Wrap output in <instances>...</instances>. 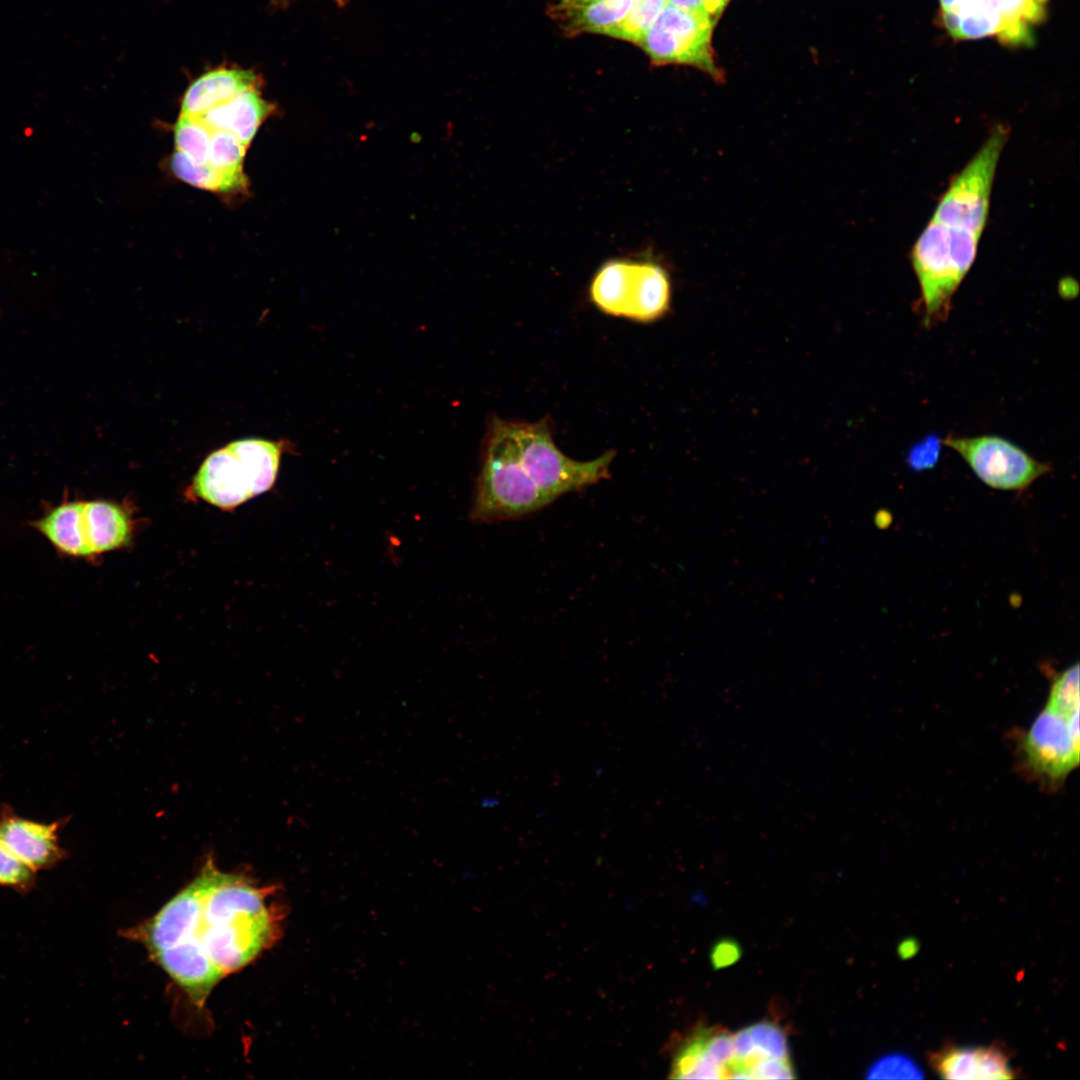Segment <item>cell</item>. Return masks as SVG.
Masks as SVG:
<instances>
[{
    "label": "cell",
    "instance_id": "1",
    "mask_svg": "<svg viewBox=\"0 0 1080 1080\" xmlns=\"http://www.w3.org/2000/svg\"><path fill=\"white\" fill-rule=\"evenodd\" d=\"M272 888L207 863L138 936L197 1005L216 983L245 967L279 937L281 909Z\"/></svg>",
    "mask_w": 1080,
    "mask_h": 1080
},
{
    "label": "cell",
    "instance_id": "2",
    "mask_svg": "<svg viewBox=\"0 0 1080 1080\" xmlns=\"http://www.w3.org/2000/svg\"><path fill=\"white\" fill-rule=\"evenodd\" d=\"M551 503L520 463L510 420L490 417L481 446L470 520L492 523L522 519Z\"/></svg>",
    "mask_w": 1080,
    "mask_h": 1080
},
{
    "label": "cell",
    "instance_id": "3",
    "mask_svg": "<svg viewBox=\"0 0 1080 1080\" xmlns=\"http://www.w3.org/2000/svg\"><path fill=\"white\" fill-rule=\"evenodd\" d=\"M980 236L931 219L915 242L911 259L927 327L946 320L952 297L975 260Z\"/></svg>",
    "mask_w": 1080,
    "mask_h": 1080
},
{
    "label": "cell",
    "instance_id": "4",
    "mask_svg": "<svg viewBox=\"0 0 1080 1080\" xmlns=\"http://www.w3.org/2000/svg\"><path fill=\"white\" fill-rule=\"evenodd\" d=\"M284 445L244 439L210 454L194 477L193 492L222 509H232L269 490L277 477Z\"/></svg>",
    "mask_w": 1080,
    "mask_h": 1080
},
{
    "label": "cell",
    "instance_id": "5",
    "mask_svg": "<svg viewBox=\"0 0 1080 1080\" xmlns=\"http://www.w3.org/2000/svg\"><path fill=\"white\" fill-rule=\"evenodd\" d=\"M672 276L656 258H614L603 263L589 286L591 302L603 313L650 323L672 306Z\"/></svg>",
    "mask_w": 1080,
    "mask_h": 1080
},
{
    "label": "cell",
    "instance_id": "6",
    "mask_svg": "<svg viewBox=\"0 0 1080 1080\" xmlns=\"http://www.w3.org/2000/svg\"><path fill=\"white\" fill-rule=\"evenodd\" d=\"M521 465L552 502L608 478L615 452L589 461L571 459L556 446L547 418L537 422L510 420Z\"/></svg>",
    "mask_w": 1080,
    "mask_h": 1080
},
{
    "label": "cell",
    "instance_id": "7",
    "mask_svg": "<svg viewBox=\"0 0 1080 1080\" xmlns=\"http://www.w3.org/2000/svg\"><path fill=\"white\" fill-rule=\"evenodd\" d=\"M1049 0H939L944 29L956 40L994 37L1011 47L1031 44Z\"/></svg>",
    "mask_w": 1080,
    "mask_h": 1080
},
{
    "label": "cell",
    "instance_id": "8",
    "mask_svg": "<svg viewBox=\"0 0 1080 1080\" xmlns=\"http://www.w3.org/2000/svg\"><path fill=\"white\" fill-rule=\"evenodd\" d=\"M1079 714L1045 706L1017 741L1018 764L1043 788L1056 790L1079 763Z\"/></svg>",
    "mask_w": 1080,
    "mask_h": 1080
},
{
    "label": "cell",
    "instance_id": "9",
    "mask_svg": "<svg viewBox=\"0 0 1080 1080\" xmlns=\"http://www.w3.org/2000/svg\"><path fill=\"white\" fill-rule=\"evenodd\" d=\"M715 23L701 13L667 3L638 45L658 65L692 66L720 82L724 76L712 46Z\"/></svg>",
    "mask_w": 1080,
    "mask_h": 1080
},
{
    "label": "cell",
    "instance_id": "10",
    "mask_svg": "<svg viewBox=\"0 0 1080 1080\" xmlns=\"http://www.w3.org/2000/svg\"><path fill=\"white\" fill-rule=\"evenodd\" d=\"M1008 128L995 127L977 153L953 177L938 201L933 220L982 234L990 207L993 179Z\"/></svg>",
    "mask_w": 1080,
    "mask_h": 1080
},
{
    "label": "cell",
    "instance_id": "11",
    "mask_svg": "<svg viewBox=\"0 0 1080 1080\" xmlns=\"http://www.w3.org/2000/svg\"><path fill=\"white\" fill-rule=\"evenodd\" d=\"M942 444L955 450L982 482L998 490H1024L1050 470L1046 463L995 435L963 437L950 434Z\"/></svg>",
    "mask_w": 1080,
    "mask_h": 1080
},
{
    "label": "cell",
    "instance_id": "12",
    "mask_svg": "<svg viewBox=\"0 0 1080 1080\" xmlns=\"http://www.w3.org/2000/svg\"><path fill=\"white\" fill-rule=\"evenodd\" d=\"M70 817L41 822L21 817L0 803V845L36 872L54 869L68 857L59 833Z\"/></svg>",
    "mask_w": 1080,
    "mask_h": 1080
},
{
    "label": "cell",
    "instance_id": "13",
    "mask_svg": "<svg viewBox=\"0 0 1080 1080\" xmlns=\"http://www.w3.org/2000/svg\"><path fill=\"white\" fill-rule=\"evenodd\" d=\"M933 1070L945 1079H1012L1015 1070L1010 1056L1000 1045H949L930 1054Z\"/></svg>",
    "mask_w": 1080,
    "mask_h": 1080
},
{
    "label": "cell",
    "instance_id": "14",
    "mask_svg": "<svg viewBox=\"0 0 1080 1080\" xmlns=\"http://www.w3.org/2000/svg\"><path fill=\"white\" fill-rule=\"evenodd\" d=\"M82 500L63 499L49 506L40 517L28 522L33 530L42 535L62 557L92 558L83 532Z\"/></svg>",
    "mask_w": 1080,
    "mask_h": 1080
},
{
    "label": "cell",
    "instance_id": "15",
    "mask_svg": "<svg viewBox=\"0 0 1080 1080\" xmlns=\"http://www.w3.org/2000/svg\"><path fill=\"white\" fill-rule=\"evenodd\" d=\"M257 76L249 70L220 68L196 79L184 94L181 113L200 116L237 95L256 88Z\"/></svg>",
    "mask_w": 1080,
    "mask_h": 1080
},
{
    "label": "cell",
    "instance_id": "16",
    "mask_svg": "<svg viewBox=\"0 0 1080 1080\" xmlns=\"http://www.w3.org/2000/svg\"><path fill=\"white\" fill-rule=\"evenodd\" d=\"M633 0H558L552 4L551 17L568 33L608 35L628 15Z\"/></svg>",
    "mask_w": 1080,
    "mask_h": 1080
},
{
    "label": "cell",
    "instance_id": "17",
    "mask_svg": "<svg viewBox=\"0 0 1080 1080\" xmlns=\"http://www.w3.org/2000/svg\"><path fill=\"white\" fill-rule=\"evenodd\" d=\"M272 112L273 105L253 88L199 117L212 131H228L248 147L258 128Z\"/></svg>",
    "mask_w": 1080,
    "mask_h": 1080
},
{
    "label": "cell",
    "instance_id": "18",
    "mask_svg": "<svg viewBox=\"0 0 1080 1080\" xmlns=\"http://www.w3.org/2000/svg\"><path fill=\"white\" fill-rule=\"evenodd\" d=\"M82 525L91 557L126 545L131 536L128 515L105 500L84 501Z\"/></svg>",
    "mask_w": 1080,
    "mask_h": 1080
},
{
    "label": "cell",
    "instance_id": "19",
    "mask_svg": "<svg viewBox=\"0 0 1080 1080\" xmlns=\"http://www.w3.org/2000/svg\"><path fill=\"white\" fill-rule=\"evenodd\" d=\"M170 166L179 179L198 188L220 193L247 190V178H235L224 174L208 162L195 163L177 150L171 156Z\"/></svg>",
    "mask_w": 1080,
    "mask_h": 1080
},
{
    "label": "cell",
    "instance_id": "20",
    "mask_svg": "<svg viewBox=\"0 0 1080 1080\" xmlns=\"http://www.w3.org/2000/svg\"><path fill=\"white\" fill-rule=\"evenodd\" d=\"M707 1029L695 1031L676 1052L671 1068L672 1078L722 1079L724 1069L714 1063L704 1052Z\"/></svg>",
    "mask_w": 1080,
    "mask_h": 1080
},
{
    "label": "cell",
    "instance_id": "21",
    "mask_svg": "<svg viewBox=\"0 0 1080 1080\" xmlns=\"http://www.w3.org/2000/svg\"><path fill=\"white\" fill-rule=\"evenodd\" d=\"M212 130L199 116L181 113L174 127L176 150L198 164L208 162Z\"/></svg>",
    "mask_w": 1080,
    "mask_h": 1080
},
{
    "label": "cell",
    "instance_id": "22",
    "mask_svg": "<svg viewBox=\"0 0 1080 1080\" xmlns=\"http://www.w3.org/2000/svg\"><path fill=\"white\" fill-rule=\"evenodd\" d=\"M247 147L232 133L213 130L208 163L215 169L235 178H246L243 161Z\"/></svg>",
    "mask_w": 1080,
    "mask_h": 1080
},
{
    "label": "cell",
    "instance_id": "23",
    "mask_svg": "<svg viewBox=\"0 0 1080 1080\" xmlns=\"http://www.w3.org/2000/svg\"><path fill=\"white\" fill-rule=\"evenodd\" d=\"M667 0H633L626 18L608 35L639 44Z\"/></svg>",
    "mask_w": 1080,
    "mask_h": 1080
},
{
    "label": "cell",
    "instance_id": "24",
    "mask_svg": "<svg viewBox=\"0 0 1080 1080\" xmlns=\"http://www.w3.org/2000/svg\"><path fill=\"white\" fill-rule=\"evenodd\" d=\"M1079 664L1069 666L1053 679L1046 705L1067 716L1079 714Z\"/></svg>",
    "mask_w": 1080,
    "mask_h": 1080
},
{
    "label": "cell",
    "instance_id": "25",
    "mask_svg": "<svg viewBox=\"0 0 1080 1080\" xmlns=\"http://www.w3.org/2000/svg\"><path fill=\"white\" fill-rule=\"evenodd\" d=\"M924 1070L911 1056L893 1052L880 1056L866 1070L868 1079H923Z\"/></svg>",
    "mask_w": 1080,
    "mask_h": 1080
},
{
    "label": "cell",
    "instance_id": "26",
    "mask_svg": "<svg viewBox=\"0 0 1080 1080\" xmlns=\"http://www.w3.org/2000/svg\"><path fill=\"white\" fill-rule=\"evenodd\" d=\"M757 1057L789 1059L785 1031L778 1024L760 1021L747 1027Z\"/></svg>",
    "mask_w": 1080,
    "mask_h": 1080
},
{
    "label": "cell",
    "instance_id": "27",
    "mask_svg": "<svg viewBox=\"0 0 1080 1080\" xmlns=\"http://www.w3.org/2000/svg\"><path fill=\"white\" fill-rule=\"evenodd\" d=\"M36 883L37 872L0 845V887L25 895Z\"/></svg>",
    "mask_w": 1080,
    "mask_h": 1080
},
{
    "label": "cell",
    "instance_id": "28",
    "mask_svg": "<svg viewBox=\"0 0 1080 1080\" xmlns=\"http://www.w3.org/2000/svg\"><path fill=\"white\" fill-rule=\"evenodd\" d=\"M704 1052L714 1063L725 1069L733 1060L732 1034L721 1027L707 1029Z\"/></svg>",
    "mask_w": 1080,
    "mask_h": 1080
},
{
    "label": "cell",
    "instance_id": "29",
    "mask_svg": "<svg viewBox=\"0 0 1080 1080\" xmlns=\"http://www.w3.org/2000/svg\"><path fill=\"white\" fill-rule=\"evenodd\" d=\"M941 439L936 435L926 436L915 443L907 454V463L913 470L921 471L932 468L938 461Z\"/></svg>",
    "mask_w": 1080,
    "mask_h": 1080
},
{
    "label": "cell",
    "instance_id": "30",
    "mask_svg": "<svg viewBox=\"0 0 1080 1080\" xmlns=\"http://www.w3.org/2000/svg\"><path fill=\"white\" fill-rule=\"evenodd\" d=\"M750 1079H792L795 1077L789 1059L758 1057L746 1067Z\"/></svg>",
    "mask_w": 1080,
    "mask_h": 1080
},
{
    "label": "cell",
    "instance_id": "31",
    "mask_svg": "<svg viewBox=\"0 0 1080 1080\" xmlns=\"http://www.w3.org/2000/svg\"><path fill=\"white\" fill-rule=\"evenodd\" d=\"M742 955V948L737 941L724 938L717 941L710 952V960L714 969H722L736 963Z\"/></svg>",
    "mask_w": 1080,
    "mask_h": 1080
},
{
    "label": "cell",
    "instance_id": "32",
    "mask_svg": "<svg viewBox=\"0 0 1080 1080\" xmlns=\"http://www.w3.org/2000/svg\"><path fill=\"white\" fill-rule=\"evenodd\" d=\"M918 950V944L913 939L905 940L899 947V953L903 958L913 956Z\"/></svg>",
    "mask_w": 1080,
    "mask_h": 1080
},
{
    "label": "cell",
    "instance_id": "33",
    "mask_svg": "<svg viewBox=\"0 0 1080 1080\" xmlns=\"http://www.w3.org/2000/svg\"><path fill=\"white\" fill-rule=\"evenodd\" d=\"M719 14L722 13L729 0H710Z\"/></svg>",
    "mask_w": 1080,
    "mask_h": 1080
},
{
    "label": "cell",
    "instance_id": "34",
    "mask_svg": "<svg viewBox=\"0 0 1080 1080\" xmlns=\"http://www.w3.org/2000/svg\"><path fill=\"white\" fill-rule=\"evenodd\" d=\"M572 1H591V0H572Z\"/></svg>",
    "mask_w": 1080,
    "mask_h": 1080
},
{
    "label": "cell",
    "instance_id": "35",
    "mask_svg": "<svg viewBox=\"0 0 1080 1080\" xmlns=\"http://www.w3.org/2000/svg\"><path fill=\"white\" fill-rule=\"evenodd\" d=\"M336 1H338V2H344L345 0H336Z\"/></svg>",
    "mask_w": 1080,
    "mask_h": 1080
}]
</instances>
